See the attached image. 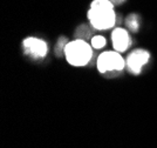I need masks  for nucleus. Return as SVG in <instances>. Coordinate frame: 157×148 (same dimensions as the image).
<instances>
[{
  "label": "nucleus",
  "mask_w": 157,
  "mask_h": 148,
  "mask_svg": "<svg viewBox=\"0 0 157 148\" xmlns=\"http://www.w3.org/2000/svg\"><path fill=\"white\" fill-rule=\"evenodd\" d=\"M87 17L92 27L98 31L110 30L116 24V13L110 0H93Z\"/></svg>",
  "instance_id": "nucleus-1"
},
{
  "label": "nucleus",
  "mask_w": 157,
  "mask_h": 148,
  "mask_svg": "<svg viewBox=\"0 0 157 148\" xmlns=\"http://www.w3.org/2000/svg\"><path fill=\"white\" fill-rule=\"evenodd\" d=\"M65 57L68 64L75 67H82L89 64L93 57L92 46L86 40H73L69 41L65 47Z\"/></svg>",
  "instance_id": "nucleus-2"
},
{
  "label": "nucleus",
  "mask_w": 157,
  "mask_h": 148,
  "mask_svg": "<svg viewBox=\"0 0 157 148\" xmlns=\"http://www.w3.org/2000/svg\"><path fill=\"white\" fill-rule=\"evenodd\" d=\"M125 60L116 51H107L100 54L98 59V70L100 73L120 72L124 68Z\"/></svg>",
  "instance_id": "nucleus-3"
},
{
  "label": "nucleus",
  "mask_w": 157,
  "mask_h": 148,
  "mask_svg": "<svg viewBox=\"0 0 157 148\" xmlns=\"http://www.w3.org/2000/svg\"><path fill=\"white\" fill-rule=\"evenodd\" d=\"M22 45H24L25 53L31 55L34 59L45 58L47 55L48 46H47L46 41H44L39 38H34V37L26 38L24 40Z\"/></svg>",
  "instance_id": "nucleus-4"
},
{
  "label": "nucleus",
  "mask_w": 157,
  "mask_h": 148,
  "mask_svg": "<svg viewBox=\"0 0 157 148\" xmlns=\"http://www.w3.org/2000/svg\"><path fill=\"white\" fill-rule=\"evenodd\" d=\"M149 59H150V54H149L148 51H145V50H135L128 55L125 64H127L128 70L132 74H140L142 68H143V66L149 61Z\"/></svg>",
  "instance_id": "nucleus-5"
},
{
  "label": "nucleus",
  "mask_w": 157,
  "mask_h": 148,
  "mask_svg": "<svg viewBox=\"0 0 157 148\" xmlns=\"http://www.w3.org/2000/svg\"><path fill=\"white\" fill-rule=\"evenodd\" d=\"M111 41H113V47L114 50L118 53L125 52L127 48L131 45V40L129 33L127 30L117 27L111 32Z\"/></svg>",
  "instance_id": "nucleus-6"
},
{
  "label": "nucleus",
  "mask_w": 157,
  "mask_h": 148,
  "mask_svg": "<svg viewBox=\"0 0 157 148\" xmlns=\"http://www.w3.org/2000/svg\"><path fill=\"white\" fill-rule=\"evenodd\" d=\"M127 26L130 28L131 31L136 32L140 27V24H138V17L136 14H130L128 18H127Z\"/></svg>",
  "instance_id": "nucleus-7"
},
{
  "label": "nucleus",
  "mask_w": 157,
  "mask_h": 148,
  "mask_svg": "<svg viewBox=\"0 0 157 148\" xmlns=\"http://www.w3.org/2000/svg\"><path fill=\"white\" fill-rule=\"evenodd\" d=\"M90 44L96 50H101L105 46V38L102 35H95L90 39Z\"/></svg>",
  "instance_id": "nucleus-8"
},
{
  "label": "nucleus",
  "mask_w": 157,
  "mask_h": 148,
  "mask_svg": "<svg viewBox=\"0 0 157 148\" xmlns=\"http://www.w3.org/2000/svg\"><path fill=\"white\" fill-rule=\"evenodd\" d=\"M76 38L80 40H86V39L90 38V31L86 25L80 26L76 31ZM92 39V38H90Z\"/></svg>",
  "instance_id": "nucleus-9"
},
{
  "label": "nucleus",
  "mask_w": 157,
  "mask_h": 148,
  "mask_svg": "<svg viewBox=\"0 0 157 148\" xmlns=\"http://www.w3.org/2000/svg\"><path fill=\"white\" fill-rule=\"evenodd\" d=\"M110 1H111V4L115 6V5H122L125 0H110Z\"/></svg>",
  "instance_id": "nucleus-10"
}]
</instances>
